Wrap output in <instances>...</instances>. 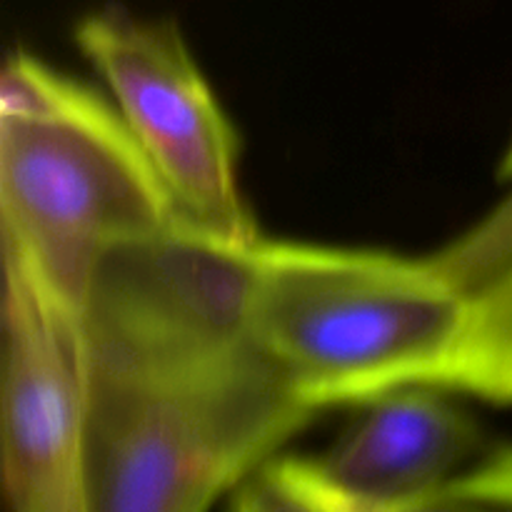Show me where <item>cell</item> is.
<instances>
[{
    "mask_svg": "<svg viewBox=\"0 0 512 512\" xmlns=\"http://www.w3.org/2000/svg\"><path fill=\"white\" fill-rule=\"evenodd\" d=\"M253 248L185 225L100 263L80 315L90 512H210L315 418L248 333Z\"/></svg>",
    "mask_w": 512,
    "mask_h": 512,
    "instance_id": "6da1fadb",
    "label": "cell"
},
{
    "mask_svg": "<svg viewBox=\"0 0 512 512\" xmlns=\"http://www.w3.org/2000/svg\"><path fill=\"white\" fill-rule=\"evenodd\" d=\"M3 258L83 315L105 255L193 225L120 110L28 50L0 80Z\"/></svg>",
    "mask_w": 512,
    "mask_h": 512,
    "instance_id": "7a4b0ae2",
    "label": "cell"
},
{
    "mask_svg": "<svg viewBox=\"0 0 512 512\" xmlns=\"http://www.w3.org/2000/svg\"><path fill=\"white\" fill-rule=\"evenodd\" d=\"M468 318L470 295L435 258L280 240L250 250L248 333L315 413L440 388Z\"/></svg>",
    "mask_w": 512,
    "mask_h": 512,
    "instance_id": "3957f363",
    "label": "cell"
},
{
    "mask_svg": "<svg viewBox=\"0 0 512 512\" xmlns=\"http://www.w3.org/2000/svg\"><path fill=\"white\" fill-rule=\"evenodd\" d=\"M75 40L185 218L233 248L258 245L240 190L238 135L178 25L103 8L80 20Z\"/></svg>",
    "mask_w": 512,
    "mask_h": 512,
    "instance_id": "277c9868",
    "label": "cell"
},
{
    "mask_svg": "<svg viewBox=\"0 0 512 512\" xmlns=\"http://www.w3.org/2000/svg\"><path fill=\"white\" fill-rule=\"evenodd\" d=\"M0 445L5 512H90L80 318L10 260L3 295Z\"/></svg>",
    "mask_w": 512,
    "mask_h": 512,
    "instance_id": "5b68a950",
    "label": "cell"
},
{
    "mask_svg": "<svg viewBox=\"0 0 512 512\" xmlns=\"http://www.w3.org/2000/svg\"><path fill=\"white\" fill-rule=\"evenodd\" d=\"M490 448L450 390L410 385L365 403L363 415L310 465L348 498L405 505L448 488Z\"/></svg>",
    "mask_w": 512,
    "mask_h": 512,
    "instance_id": "8992f818",
    "label": "cell"
},
{
    "mask_svg": "<svg viewBox=\"0 0 512 512\" xmlns=\"http://www.w3.org/2000/svg\"><path fill=\"white\" fill-rule=\"evenodd\" d=\"M440 388L512 403V263L470 293V318Z\"/></svg>",
    "mask_w": 512,
    "mask_h": 512,
    "instance_id": "52a82bcc",
    "label": "cell"
},
{
    "mask_svg": "<svg viewBox=\"0 0 512 512\" xmlns=\"http://www.w3.org/2000/svg\"><path fill=\"white\" fill-rule=\"evenodd\" d=\"M228 512H330L308 460L275 458L233 493Z\"/></svg>",
    "mask_w": 512,
    "mask_h": 512,
    "instance_id": "ba28073f",
    "label": "cell"
},
{
    "mask_svg": "<svg viewBox=\"0 0 512 512\" xmlns=\"http://www.w3.org/2000/svg\"><path fill=\"white\" fill-rule=\"evenodd\" d=\"M448 488L470 512H512V445H493Z\"/></svg>",
    "mask_w": 512,
    "mask_h": 512,
    "instance_id": "9c48e42d",
    "label": "cell"
},
{
    "mask_svg": "<svg viewBox=\"0 0 512 512\" xmlns=\"http://www.w3.org/2000/svg\"><path fill=\"white\" fill-rule=\"evenodd\" d=\"M310 463V460H308ZM315 475V483H318L320 495H323L325 505H328L330 512H470L468 505L458 498L450 488H443L440 493L430 495V498L415 500V503H405V505H373V503H363V500L348 498V495L338 493L335 488H330L315 468L310 465Z\"/></svg>",
    "mask_w": 512,
    "mask_h": 512,
    "instance_id": "30bf717a",
    "label": "cell"
},
{
    "mask_svg": "<svg viewBox=\"0 0 512 512\" xmlns=\"http://www.w3.org/2000/svg\"><path fill=\"white\" fill-rule=\"evenodd\" d=\"M500 175H503L505 183H512V138H510L508 150H505L503 165H500Z\"/></svg>",
    "mask_w": 512,
    "mask_h": 512,
    "instance_id": "8fae6325",
    "label": "cell"
}]
</instances>
